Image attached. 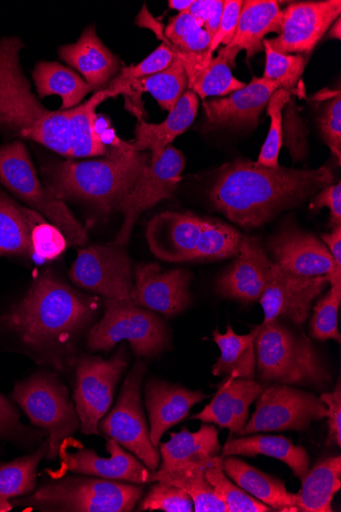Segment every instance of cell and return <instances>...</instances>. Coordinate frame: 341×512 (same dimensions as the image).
Masks as SVG:
<instances>
[{
	"mask_svg": "<svg viewBox=\"0 0 341 512\" xmlns=\"http://www.w3.org/2000/svg\"><path fill=\"white\" fill-rule=\"evenodd\" d=\"M335 182L328 166L305 170L236 160L216 173L209 196L232 222L256 228Z\"/></svg>",
	"mask_w": 341,
	"mask_h": 512,
	"instance_id": "obj_1",
	"label": "cell"
},
{
	"mask_svg": "<svg viewBox=\"0 0 341 512\" xmlns=\"http://www.w3.org/2000/svg\"><path fill=\"white\" fill-rule=\"evenodd\" d=\"M100 300L75 291L51 271L43 272L3 324L36 350L67 347L94 317Z\"/></svg>",
	"mask_w": 341,
	"mask_h": 512,
	"instance_id": "obj_2",
	"label": "cell"
},
{
	"mask_svg": "<svg viewBox=\"0 0 341 512\" xmlns=\"http://www.w3.org/2000/svg\"><path fill=\"white\" fill-rule=\"evenodd\" d=\"M150 155L119 141L103 159L65 161L44 168L45 188L60 200H79L110 213L119 210Z\"/></svg>",
	"mask_w": 341,
	"mask_h": 512,
	"instance_id": "obj_3",
	"label": "cell"
},
{
	"mask_svg": "<svg viewBox=\"0 0 341 512\" xmlns=\"http://www.w3.org/2000/svg\"><path fill=\"white\" fill-rule=\"evenodd\" d=\"M24 43L0 40V128L70 158L72 109L50 111L33 95L20 64Z\"/></svg>",
	"mask_w": 341,
	"mask_h": 512,
	"instance_id": "obj_4",
	"label": "cell"
},
{
	"mask_svg": "<svg viewBox=\"0 0 341 512\" xmlns=\"http://www.w3.org/2000/svg\"><path fill=\"white\" fill-rule=\"evenodd\" d=\"M257 330L256 368L262 384L330 385L329 371L305 335L292 331L281 319L262 322Z\"/></svg>",
	"mask_w": 341,
	"mask_h": 512,
	"instance_id": "obj_5",
	"label": "cell"
},
{
	"mask_svg": "<svg viewBox=\"0 0 341 512\" xmlns=\"http://www.w3.org/2000/svg\"><path fill=\"white\" fill-rule=\"evenodd\" d=\"M144 493L142 486L95 477H66L47 483L26 499L14 500L39 511L130 512Z\"/></svg>",
	"mask_w": 341,
	"mask_h": 512,
	"instance_id": "obj_6",
	"label": "cell"
},
{
	"mask_svg": "<svg viewBox=\"0 0 341 512\" xmlns=\"http://www.w3.org/2000/svg\"><path fill=\"white\" fill-rule=\"evenodd\" d=\"M0 183L57 226L71 245L84 246L87 234L64 201L56 198L38 179L23 142L0 147Z\"/></svg>",
	"mask_w": 341,
	"mask_h": 512,
	"instance_id": "obj_7",
	"label": "cell"
},
{
	"mask_svg": "<svg viewBox=\"0 0 341 512\" xmlns=\"http://www.w3.org/2000/svg\"><path fill=\"white\" fill-rule=\"evenodd\" d=\"M122 341H127L137 356L149 358L169 346L166 325L159 316L131 300L106 301L105 315L91 329L87 347L109 351Z\"/></svg>",
	"mask_w": 341,
	"mask_h": 512,
	"instance_id": "obj_8",
	"label": "cell"
},
{
	"mask_svg": "<svg viewBox=\"0 0 341 512\" xmlns=\"http://www.w3.org/2000/svg\"><path fill=\"white\" fill-rule=\"evenodd\" d=\"M13 399L36 427L47 431V458L55 459L64 442L80 429L76 408L67 389L54 376L36 374L18 383Z\"/></svg>",
	"mask_w": 341,
	"mask_h": 512,
	"instance_id": "obj_9",
	"label": "cell"
},
{
	"mask_svg": "<svg viewBox=\"0 0 341 512\" xmlns=\"http://www.w3.org/2000/svg\"><path fill=\"white\" fill-rule=\"evenodd\" d=\"M146 366L136 362L129 372L115 407L100 422L99 430L133 453L152 472L160 467V453L151 441L141 404V383Z\"/></svg>",
	"mask_w": 341,
	"mask_h": 512,
	"instance_id": "obj_10",
	"label": "cell"
},
{
	"mask_svg": "<svg viewBox=\"0 0 341 512\" xmlns=\"http://www.w3.org/2000/svg\"><path fill=\"white\" fill-rule=\"evenodd\" d=\"M320 397L288 385L264 386L256 400V411L239 437L257 433L305 431L326 418Z\"/></svg>",
	"mask_w": 341,
	"mask_h": 512,
	"instance_id": "obj_11",
	"label": "cell"
},
{
	"mask_svg": "<svg viewBox=\"0 0 341 512\" xmlns=\"http://www.w3.org/2000/svg\"><path fill=\"white\" fill-rule=\"evenodd\" d=\"M126 368L124 348L110 360L89 356L79 359L74 400L83 434H101L100 422L113 404L116 386Z\"/></svg>",
	"mask_w": 341,
	"mask_h": 512,
	"instance_id": "obj_12",
	"label": "cell"
},
{
	"mask_svg": "<svg viewBox=\"0 0 341 512\" xmlns=\"http://www.w3.org/2000/svg\"><path fill=\"white\" fill-rule=\"evenodd\" d=\"M69 277L79 288L106 301L131 300L133 273L124 247L93 245L80 250Z\"/></svg>",
	"mask_w": 341,
	"mask_h": 512,
	"instance_id": "obj_13",
	"label": "cell"
},
{
	"mask_svg": "<svg viewBox=\"0 0 341 512\" xmlns=\"http://www.w3.org/2000/svg\"><path fill=\"white\" fill-rule=\"evenodd\" d=\"M184 167V156L172 146L165 149L159 160H151L144 166L132 191L119 209L124 220L115 241L116 245L125 247L128 244L133 227L144 211L173 197L182 179Z\"/></svg>",
	"mask_w": 341,
	"mask_h": 512,
	"instance_id": "obj_14",
	"label": "cell"
},
{
	"mask_svg": "<svg viewBox=\"0 0 341 512\" xmlns=\"http://www.w3.org/2000/svg\"><path fill=\"white\" fill-rule=\"evenodd\" d=\"M267 249L272 262L302 276H326L330 286L341 285V267L326 246L310 232L287 226L269 239Z\"/></svg>",
	"mask_w": 341,
	"mask_h": 512,
	"instance_id": "obj_15",
	"label": "cell"
},
{
	"mask_svg": "<svg viewBox=\"0 0 341 512\" xmlns=\"http://www.w3.org/2000/svg\"><path fill=\"white\" fill-rule=\"evenodd\" d=\"M340 13V0L292 4L283 11L281 32L266 40L277 53L305 57L313 52Z\"/></svg>",
	"mask_w": 341,
	"mask_h": 512,
	"instance_id": "obj_16",
	"label": "cell"
},
{
	"mask_svg": "<svg viewBox=\"0 0 341 512\" xmlns=\"http://www.w3.org/2000/svg\"><path fill=\"white\" fill-rule=\"evenodd\" d=\"M329 285L326 276H302L273 265L269 284L260 299L264 323L288 319L296 325L304 324L314 301Z\"/></svg>",
	"mask_w": 341,
	"mask_h": 512,
	"instance_id": "obj_17",
	"label": "cell"
},
{
	"mask_svg": "<svg viewBox=\"0 0 341 512\" xmlns=\"http://www.w3.org/2000/svg\"><path fill=\"white\" fill-rule=\"evenodd\" d=\"M273 265L258 238L243 236L236 259L218 279L216 291L224 298L242 303L260 301L269 284Z\"/></svg>",
	"mask_w": 341,
	"mask_h": 512,
	"instance_id": "obj_18",
	"label": "cell"
},
{
	"mask_svg": "<svg viewBox=\"0 0 341 512\" xmlns=\"http://www.w3.org/2000/svg\"><path fill=\"white\" fill-rule=\"evenodd\" d=\"M134 275L131 301L137 306L172 317L190 305L187 270L162 271L158 264L148 263L137 265Z\"/></svg>",
	"mask_w": 341,
	"mask_h": 512,
	"instance_id": "obj_19",
	"label": "cell"
},
{
	"mask_svg": "<svg viewBox=\"0 0 341 512\" xmlns=\"http://www.w3.org/2000/svg\"><path fill=\"white\" fill-rule=\"evenodd\" d=\"M107 450L110 458L100 457L90 449H81L76 453L62 451L63 468L75 474L137 485L153 482L154 472L137 457L127 453L117 441L108 439Z\"/></svg>",
	"mask_w": 341,
	"mask_h": 512,
	"instance_id": "obj_20",
	"label": "cell"
},
{
	"mask_svg": "<svg viewBox=\"0 0 341 512\" xmlns=\"http://www.w3.org/2000/svg\"><path fill=\"white\" fill-rule=\"evenodd\" d=\"M205 218L192 213L165 212L154 217L146 229L153 254L168 262L194 260Z\"/></svg>",
	"mask_w": 341,
	"mask_h": 512,
	"instance_id": "obj_21",
	"label": "cell"
},
{
	"mask_svg": "<svg viewBox=\"0 0 341 512\" xmlns=\"http://www.w3.org/2000/svg\"><path fill=\"white\" fill-rule=\"evenodd\" d=\"M283 11L274 0H247L243 2L235 35L231 42L221 49V56L230 67L241 51H246L248 59L261 53L263 41L270 33H280Z\"/></svg>",
	"mask_w": 341,
	"mask_h": 512,
	"instance_id": "obj_22",
	"label": "cell"
},
{
	"mask_svg": "<svg viewBox=\"0 0 341 512\" xmlns=\"http://www.w3.org/2000/svg\"><path fill=\"white\" fill-rule=\"evenodd\" d=\"M263 389L264 385L255 380L227 377L212 401L191 420L228 429L239 437L249 421L250 407Z\"/></svg>",
	"mask_w": 341,
	"mask_h": 512,
	"instance_id": "obj_23",
	"label": "cell"
},
{
	"mask_svg": "<svg viewBox=\"0 0 341 512\" xmlns=\"http://www.w3.org/2000/svg\"><path fill=\"white\" fill-rule=\"evenodd\" d=\"M208 397L200 391H191L156 379L146 383L145 405L150 415L153 445L158 448L164 434L184 421L190 409Z\"/></svg>",
	"mask_w": 341,
	"mask_h": 512,
	"instance_id": "obj_24",
	"label": "cell"
},
{
	"mask_svg": "<svg viewBox=\"0 0 341 512\" xmlns=\"http://www.w3.org/2000/svg\"><path fill=\"white\" fill-rule=\"evenodd\" d=\"M278 83L265 78H254L245 87L234 91L226 99L204 103L209 121L229 127H256Z\"/></svg>",
	"mask_w": 341,
	"mask_h": 512,
	"instance_id": "obj_25",
	"label": "cell"
},
{
	"mask_svg": "<svg viewBox=\"0 0 341 512\" xmlns=\"http://www.w3.org/2000/svg\"><path fill=\"white\" fill-rule=\"evenodd\" d=\"M60 57L78 70L92 90H103L119 69V61L97 36L86 28L77 42L62 46Z\"/></svg>",
	"mask_w": 341,
	"mask_h": 512,
	"instance_id": "obj_26",
	"label": "cell"
},
{
	"mask_svg": "<svg viewBox=\"0 0 341 512\" xmlns=\"http://www.w3.org/2000/svg\"><path fill=\"white\" fill-rule=\"evenodd\" d=\"M198 110L199 97L192 90L185 91L164 122L160 124H150L143 120L138 122L133 144L135 149L138 152L151 151V160H159L174 139L191 126L197 118Z\"/></svg>",
	"mask_w": 341,
	"mask_h": 512,
	"instance_id": "obj_27",
	"label": "cell"
},
{
	"mask_svg": "<svg viewBox=\"0 0 341 512\" xmlns=\"http://www.w3.org/2000/svg\"><path fill=\"white\" fill-rule=\"evenodd\" d=\"M223 471L242 490L280 512H299L295 493L285 484L234 456H223Z\"/></svg>",
	"mask_w": 341,
	"mask_h": 512,
	"instance_id": "obj_28",
	"label": "cell"
},
{
	"mask_svg": "<svg viewBox=\"0 0 341 512\" xmlns=\"http://www.w3.org/2000/svg\"><path fill=\"white\" fill-rule=\"evenodd\" d=\"M162 465L157 470L166 473L187 464H205L220 454L219 431L213 425L204 424L196 433L183 429L173 433L169 442L160 444Z\"/></svg>",
	"mask_w": 341,
	"mask_h": 512,
	"instance_id": "obj_29",
	"label": "cell"
},
{
	"mask_svg": "<svg viewBox=\"0 0 341 512\" xmlns=\"http://www.w3.org/2000/svg\"><path fill=\"white\" fill-rule=\"evenodd\" d=\"M265 455L285 463L294 475L303 479L310 471V458L306 449L292 444L283 436L255 435L230 439L222 449V456Z\"/></svg>",
	"mask_w": 341,
	"mask_h": 512,
	"instance_id": "obj_30",
	"label": "cell"
},
{
	"mask_svg": "<svg viewBox=\"0 0 341 512\" xmlns=\"http://www.w3.org/2000/svg\"><path fill=\"white\" fill-rule=\"evenodd\" d=\"M257 327L248 335H236L230 324L226 334L213 333V340L220 349V356L212 368L215 377L254 380L256 376L255 339Z\"/></svg>",
	"mask_w": 341,
	"mask_h": 512,
	"instance_id": "obj_31",
	"label": "cell"
},
{
	"mask_svg": "<svg viewBox=\"0 0 341 512\" xmlns=\"http://www.w3.org/2000/svg\"><path fill=\"white\" fill-rule=\"evenodd\" d=\"M111 97L106 88L94 93L83 105L73 108L70 118V158H88L105 156L109 147L104 143L97 130L96 109Z\"/></svg>",
	"mask_w": 341,
	"mask_h": 512,
	"instance_id": "obj_32",
	"label": "cell"
},
{
	"mask_svg": "<svg viewBox=\"0 0 341 512\" xmlns=\"http://www.w3.org/2000/svg\"><path fill=\"white\" fill-rule=\"evenodd\" d=\"M341 488V457L319 461L302 479L297 493L299 512H332L333 497Z\"/></svg>",
	"mask_w": 341,
	"mask_h": 512,
	"instance_id": "obj_33",
	"label": "cell"
},
{
	"mask_svg": "<svg viewBox=\"0 0 341 512\" xmlns=\"http://www.w3.org/2000/svg\"><path fill=\"white\" fill-rule=\"evenodd\" d=\"M41 220L35 210L21 207L0 193V256L31 254V232Z\"/></svg>",
	"mask_w": 341,
	"mask_h": 512,
	"instance_id": "obj_34",
	"label": "cell"
},
{
	"mask_svg": "<svg viewBox=\"0 0 341 512\" xmlns=\"http://www.w3.org/2000/svg\"><path fill=\"white\" fill-rule=\"evenodd\" d=\"M141 15L145 17L143 11ZM148 17L149 20L146 19V17H138V20L140 19L145 22L140 25L150 27L154 30L171 51L207 57L212 37L190 14L182 13L171 19L165 31L163 30V26L159 24L149 12Z\"/></svg>",
	"mask_w": 341,
	"mask_h": 512,
	"instance_id": "obj_35",
	"label": "cell"
},
{
	"mask_svg": "<svg viewBox=\"0 0 341 512\" xmlns=\"http://www.w3.org/2000/svg\"><path fill=\"white\" fill-rule=\"evenodd\" d=\"M33 79L41 99L48 96L61 97L63 104L59 111L75 108L92 91L77 73L56 62L38 63Z\"/></svg>",
	"mask_w": 341,
	"mask_h": 512,
	"instance_id": "obj_36",
	"label": "cell"
},
{
	"mask_svg": "<svg viewBox=\"0 0 341 512\" xmlns=\"http://www.w3.org/2000/svg\"><path fill=\"white\" fill-rule=\"evenodd\" d=\"M209 461L205 464H187L166 473L155 472L153 482L167 483L185 491L192 500L193 511L227 512L226 505L206 478Z\"/></svg>",
	"mask_w": 341,
	"mask_h": 512,
	"instance_id": "obj_37",
	"label": "cell"
},
{
	"mask_svg": "<svg viewBox=\"0 0 341 512\" xmlns=\"http://www.w3.org/2000/svg\"><path fill=\"white\" fill-rule=\"evenodd\" d=\"M46 453L47 443L35 453L0 467V512H9L13 509L12 499L33 492L37 467Z\"/></svg>",
	"mask_w": 341,
	"mask_h": 512,
	"instance_id": "obj_38",
	"label": "cell"
},
{
	"mask_svg": "<svg viewBox=\"0 0 341 512\" xmlns=\"http://www.w3.org/2000/svg\"><path fill=\"white\" fill-rule=\"evenodd\" d=\"M187 86L186 71L180 60L174 57L167 69L136 81L130 90L133 88L139 93H151L163 110L171 112L184 95Z\"/></svg>",
	"mask_w": 341,
	"mask_h": 512,
	"instance_id": "obj_39",
	"label": "cell"
},
{
	"mask_svg": "<svg viewBox=\"0 0 341 512\" xmlns=\"http://www.w3.org/2000/svg\"><path fill=\"white\" fill-rule=\"evenodd\" d=\"M223 456L211 458L206 470V478L217 496L224 502L227 512H271L270 506L242 490L223 471Z\"/></svg>",
	"mask_w": 341,
	"mask_h": 512,
	"instance_id": "obj_40",
	"label": "cell"
},
{
	"mask_svg": "<svg viewBox=\"0 0 341 512\" xmlns=\"http://www.w3.org/2000/svg\"><path fill=\"white\" fill-rule=\"evenodd\" d=\"M242 237L234 227L205 218L194 260H220L236 256Z\"/></svg>",
	"mask_w": 341,
	"mask_h": 512,
	"instance_id": "obj_41",
	"label": "cell"
},
{
	"mask_svg": "<svg viewBox=\"0 0 341 512\" xmlns=\"http://www.w3.org/2000/svg\"><path fill=\"white\" fill-rule=\"evenodd\" d=\"M246 86L236 79L228 63L218 55L188 80V87L205 103L209 97L227 96Z\"/></svg>",
	"mask_w": 341,
	"mask_h": 512,
	"instance_id": "obj_42",
	"label": "cell"
},
{
	"mask_svg": "<svg viewBox=\"0 0 341 512\" xmlns=\"http://www.w3.org/2000/svg\"><path fill=\"white\" fill-rule=\"evenodd\" d=\"M173 59L172 51L166 44H161L151 56L144 59L138 65L122 69L120 75L112 80L107 88L111 93V97L129 92L131 85L136 81L167 69L173 62Z\"/></svg>",
	"mask_w": 341,
	"mask_h": 512,
	"instance_id": "obj_43",
	"label": "cell"
},
{
	"mask_svg": "<svg viewBox=\"0 0 341 512\" xmlns=\"http://www.w3.org/2000/svg\"><path fill=\"white\" fill-rule=\"evenodd\" d=\"M341 304V285L330 286L329 292L315 306L310 333L318 341L332 340L340 344L338 311Z\"/></svg>",
	"mask_w": 341,
	"mask_h": 512,
	"instance_id": "obj_44",
	"label": "cell"
},
{
	"mask_svg": "<svg viewBox=\"0 0 341 512\" xmlns=\"http://www.w3.org/2000/svg\"><path fill=\"white\" fill-rule=\"evenodd\" d=\"M266 53V67L263 78L279 84L281 89H294L301 79L306 59L304 56L284 55L271 49L267 40L263 41Z\"/></svg>",
	"mask_w": 341,
	"mask_h": 512,
	"instance_id": "obj_45",
	"label": "cell"
},
{
	"mask_svg": "<svg viewBox=\"0 0 341 512\" xmlns=\"http://www.w3.org/2000/svg\"><path fill=\"white\" fill-rule=\"evenodd\" d=\"M290 93L284 89L276 90L268 103V115L271 119L270 129L265 144L262 147L258 164L276 168L279 165V154L282 141V110L289 100Z\"/></svg>",
	"mask_w": 341,
	"mask_h": 512,
	"instance_id": "obj_46",
	"label": "cell"
},
{
	"mask_svg": "<svg viewBox=\"0 0 341 512\" xmlns=\"http://www.w3.org/2000/svg\"><path fill=\"white\" fill-rule=\"evenodd\" d=\"M140 511L191 512L193 503L182 489L163 482H156L141 500Z\"/></svg>",
	"mask_w": 341,
	"mask_h": 512,
	"instance_id": "obj_47",
	"label": "cell"
},
{
	"mask_svg": "<svg viewBox=\"0 0 341 512\" xmlns=\"http://www.w3.org/2000/svg\"><path fill=\"white\" fill-rule=\"evenodd\" d=\"M68 241L54 224L43 220L31 232L32 253L43 260L58 259L67 249Z\"/></svg>",
	"mask_w": 341,
	"mask_h": 512,
	"instance_id": "obj_48",
	"label": "cell"
},
{
	"mask_svg": "<svg viewBox=\"0 0 341 512\" xmlns=\"http://www.w3.org/2000/svg\"><path fill=\"white\" fill-rule=\"evenodd\" d=\"M320 129L326 145L336 157L338 164L341 161V97L340 91L325 108L320 118Z\"/></svg>",
	"mask_w": 341,
	"mask_h": 512,
	"instance_id": "obj_49",
	"label": "cell"
},
{
	"mask_svg": "<svg viewBox=\"0 0 341 512\" xmlns=\"http://www.w3.org/2000/svg\"><path fill=\"white\" fill-rule=\"evenodd\" d=\"M243 2L241 0H225L219 29L213 38L207 59L211 61L220 44L228 45L233 39L238 25Z\"/></svg>",
	"mask_w": 341,
	"mask_h": 512,
	"instance_id": "obj_50",
	"label": "cell"
},
{
	"mask_svg": "<svg viewBox=\"0 0 341 512\" xmlns=\"http://www.w3.org/2000/svg\"><path fill=\"white\" fill-rule=\"evenodd\" d=\"M223 9L224 0H198L187 13L198 21L213 40L220 26Z\"/></svg>",
	"mask_w": 341,
	"mask_h": 512,
	"instance_id": "obj_51",
	"label": "cell"
},
{
	"mask_svg": "<svg viewBox=\"0 0 341 512\" xmlns=\"http://www.w3.org/2000/svg\"><path fill=\"white\" fill-rule=\"evenodd\" d=\"M321 401L326 405V418H328L327 443L341 445V384L340 379L333 392L323 393Z\"/></svg>",
	"mask_w": 341,
	"mask_h": 512,
	"instance_id": "obj_52",
	"label": "cell"
},
{
	"mask_svg": "<svg viewBox=\"0 0 341 512\" xmlns=\"http://www.w3.org/2000/svg\"><path fill=\"white\" fill-rule=\"evenodd\" d=\"M327 207L330 210L331 226H341V184H331L318 193L310 205L311 209H322Z\"/></svg>",
	"mask_w": 341,
	"mask_h": 512,
	"instance_id": "obj_53",
	"label": "cell"
},
{
	"mask_svg": "<svg viewBox=\"0 0 341 512\" xmlns=\"http://www.w3.org/2000/svg\"><path fill=\"white\" fill-rule=\"evenodd\" d=\"M23 430L19 412L7 398L0 395V438L16 435Z\"/></svg>",
	"mask_w": 341,
	"mask_h": 512,
	"instance_id": "obj_54",
	"label": "cell"
},
{
	"mask_svg": "<svg viewBox=\"0 0 341 512\" xmlns=\"http://www.w3.org/2000/svg\"><path fill=\"white\" fill-rule=\"evenodd\" d=\"M321 238L336 265L341 267V226L334 227L330 234Z\"/></svg>",
	"mask_w": 341,
	"mask_h": 512,
	"instance_id": "obj_55",
	"label": "cell"
},
{
	"mask_svg": "<svg viewBox=\"0 0 341 512\" xmlns=\"http://www.w3.org/2000/svg\"><path fill=\"white\" fill-rule=\"evenodd\" d=\"M193 3L194 0H186V2H178V0H172V2H169V7L170 9L180 12L179 14H182L187 13Z\"/></svg>",
	"mask_w": 341,
	"mask_h": 512,
	"instance_id": "obj_56",
	"label": "cell"
},
{
	"mask_svg": "<svg viewBox=\"0 0 341 512\" xmlns=\"http://www.w3.org/2000/svg\"><path fill=\"white\" fill-rule=\"evenodd\" d=\"M340 24H341V21H340V17H339V18H337V20L335 21V24L331 28V31L329 33V38H336L338 40L341 38Z\"/></svg>",
	"mask_w": 341,
	"mask_h": 512,
	"instance_id": "obj_57",
	"label": "cell"
}]
</instances>
